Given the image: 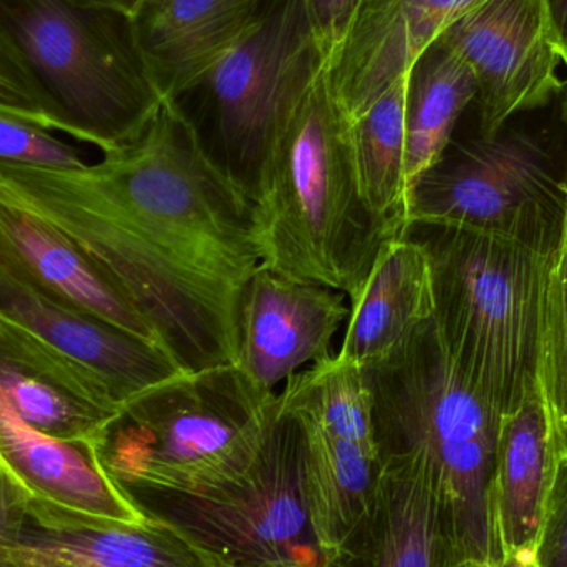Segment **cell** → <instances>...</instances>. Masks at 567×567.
I'll return each mask as SVG.
<instances>
[{"label":"cell","instance_id":"cell-11","mask_svg":"<svg viewBox=\"0 0 567 567\" xmlns=\"http://www.w3.org/2000/svg\"><path fill=\"white\" fill-rule=\"evenodd\" d=\"M0 389L30 426L63 442L95 445L122 409L99 373L3 317Z\"/></svg>","mask_w":567,"mask_h":567},{"label":"cell","instance_id":"cell-12","mask_svg":"<svg viewBox=\"0 0 567 567\" xmlns=\"http://www.w3.org/2000/svg\"><path fill=\"white\" fill-rule=\"evenodd\" d=\"M349 312L339 290L290 281L261 266L243 296L239 369L258 389L275 392L300 367L330 355Z\"/></svg>","mask_w":567,"mask_h":567},{"label":"cell","instance_id":"cell-10","mask_svg":"<svg viewBox=\"0 0 567 567\" xmlns=\"http://www.w3.org/2000/svg\"><path fill=\"white\" fill-rule=\"evenodd\" d=\"M440 39L472 69L482 136L543 109L565 89L546 0H485Z\"/></svg>","mask_w":567,"mask_h":567},{"label":"cell","instance_id":"cell-33","mask_svg":"<svg viewBox=\"0 0 567 567\" xmlns=\"http://www.w3.org/2000/svg\"><path fill=\"white\" fill-rule=\"evenodd\" d=\"M69 2L82 7H93V9L113 10V12L123 13L132 19L143 0H69Z\"/></svg>","mask_w":567,"mask_h":567},{"label":"cell","instance_id":"cell-14","mask_svg":"<svg viewBox=\"0 0 567 567\" xmlns=\"http://www.w3.org/2000/svg\"><path fill=\"white\" fill-rule=\"evenodd\" d=\"M10 559L17 567H209L202 549L155 516L118 522L33 496Z\"/></svg>","mask_w":567,"mask_h":567},{"label":"cell","instance_id":"cell-31","mask_svg":"<svg viewBox=\"0 0 567 567\" xmlns=\"http://www.w3.org/2000/svg\"><path fill=\"white\" fill-rule=\"evenodd\" d=\"M30 498L32 495L0 462V567H17L10 553L19 545Z\"/></svg>","mask_w":567,"mask_h":567},{"label":"cell","instance_id":"cell-8","mask_svg":"<svg viewBox=\"0 0 567 567\" xmlns=\"http://www.w3.org/2000/svg\"><path fill=\"white\" fill-rule=\"evenodd\" d=\"M148 516L178 529L206 555L239 566L326 567L310 528L299 422L281 413L248 475L208 496L159 495Z\"/></svg>","mask_w":567,"mask_h":567},{"label":"cell","instance_id":"cell-20","mask_svg":"<svg viewBox=\"0 0 567 567\" xmlns=\"http://www.w3.org/2000/svg\"><path fill=\"white\" fill-rule=\"evenodd\" d=\"M0 462L33 498L126 523L150 516L103 470L95 445L63 442L30 426L0 389Z\"/></svg>","mask_w":567,"mask_h":567},{"label":"cell","instance_id":"cell-2","mask_svg":"<svg viewBox=\"0 0 567 567\" xmlns=\"http://www.w3.org/2000/svg\"><path fill=\"white\" fill-rule=\"evenodd\" d=\"M262 266L350 302L380 252L400 239L367 205L352 122L319 70L279 126L252 195Z\"/></svg>","mask_w":567,"mask_h":567},{"label":"cell","instance_id":"cell-28","mask_svg":"<svg viewBox=\"0 0 567 567\" xmlns=\"http://www.w3.org/2000/svg\"><path fill=\"white\" fill-rule=\"evenodd\" d=\"M0 112L59 132V120L37 86L16 40L0 19Z\"/></svg>","mask_w":567,"mask_h":567},{"label":"cell","instance_id":"cell-19","mask_svg":"<svg viewBox=\"0 0 567 567\" xmlns=\"http://www.w3.org/2000/svg\"><path fill=\"white\" fill-rule=\"evenodd\" d=\"M337 355L363 370L400 359L435 319L432 265L409 235L380 252L359 296Z\"/></svg>","mask_w":567,"mask_h":567},{"label":"cell","instance_id":"cell-24","mask_svg":"<svg viewBox=\"0 0 567 567\" xmlns=\"http://www.w3.org/2000/svg\"><path fill=\"white\" fill-rule=\"evenodd\" d=\"M410 70L352 122L353 153L363 198L373 215L399 238L409 229L406 96Z\"/></svg>","mask_w":567,"mask_h":567},{"label":"cell","instance_id":"cell-35","mask_svg":"<svg viewBox=\"0 0 567 567\" xmlns=\"http://www.w3.org/2000/svg\"><path fill=\"white\" fill-rule=\"evenodd\" d=\"M205 553V551H203ZM206 559H208L209 567H271V566H239L233 565V563L223 561V559L216 558V556L206 555ZM278 567H297V566H278ZM327 567V566H326Z\"/></svg>","mask_w":567,"mask_h":567},{"label":"cell","instance_id":"cell-23","mask_svg":"<svg viewBox=\"0 0 567 567\" xmlns=\"http://www.w3.org/2000/svg\"><path fill=\"white\" fill-rule=\"evenodd\" d=\"M476 100L468 63L442 39L426 47L410 70L406 96V185L432 169L452 145L456 123Z\"/></svg>","mask_w":567,"mask_h":567},{"label":"cell","instance_id":"cell-16","mask_svg":"<svg viewBox=\"0 0 567 567\" xmlns=\"http://www.w3.org/2000/svg\"><path fill=\"white\" fill-rule=\"evenodd\" d=\"M275 0H143L132 27L140 55L165 100L202 89Z\"/></svg>","mask_w":567,"mask_h":567},{"label":"cell","instance_id":"cell-7","mask_svg":"<svg viewBox=\"0 0 567 567\" xmlns=\"http://www.w3.org/2000/svg\"><path fill=\"white\" fill-rule=\"evenodd\" d=\"M567 179L538 133L506 125L446 150L409 193L410 226L498 236L543 255L565 238Z\"/></svg>","mask_w":567,"mask_h":567},{"label":"cell","instance_id":"cell-22","mask_svg":"<svg viewBox=\"0 0 567 567\" xmlns=\"http://www.w3.org/2000/svg\"><path fill=\"white\" fill-rule=\"evenodd\" d=\"M296 420L303 440L307 515L317 546L330 565L369 515L382 458L312 423Z\"/></svg>","mask_w":567,"mask_h":567},{"label":"cell","instance_id":"cell-21","mask_svg":"<svg viewBox=\"0 0 567 567\" xmlns=\"http://www.w3.org/2000/svg\"><path fill=\"white\" fill-rule=\"evenodd\" d=\"M559 458L536 382L522 403L503 415L499 430L495 499L503 555L536 548Z\"/></svg>","mask_w":567,"mask_h":567},{"label":"cell","instance_id":"cell-5","mask_svg":"<svg viewBox=\"0 0 567 567\" xmlns=\"http://www.w3.org/2000/svg\"><path fill=\"white\" fill-rule=\"evenodd\" d=\"M432 265L435 326L456 365L503 415L535 386L551 256L498 236L410 226Z\"/></svg>","mask_w":567,"mask_h":567},{"label":"cell","instance_id":"cell-18","mask_svg":"<svg viewBox=\"0 0 567 567\" xmlns=\"http://www.w3.org/2000/svg\"><path fill=\"white\" fill-rule=\"evenodd\" d=\"M369 515L327 567H450L460 563L432 483L406 455H383Z\"/></svg>","mask_w":567,"mask_h":567},{"label":"cell","instance_id":"cell-3","mask_svg":"<svg viewBox=\"0 0 567 567\" xmlns=\"http://www.w3.org/2000/svg\"><path fill=\"white\" fill-rule=\"evenodd\" d=\"M365 372L380 456L406 455L423 470L460 561L498 563L495 466L503 413L456 365L435 320L400 359Z\"/></svg>","mask_w":567,"mask_h":567},{"label":"cell","instance_id":"cell-34","mask_svg":"<svg viewBox=\"0 0 567 567\" xmlns=\"http://www.w3.org/2000/svg\"><path fill=\"white\" fill-rule=\"evenodd\" d=\"M489 567H539V565L535 548H522L505 553L498 563Z\"/></svg>","mask_w":567,"mask_h":567},{"label":"cell","instance_id":"cell-1","mask_svg":"<svg viewBox=\"0 0 567 567\" xmlns=\"http://www.w3.org/2000/svg\"><path fill=\"white\" fill-rule=\"evenodd\" d=\"M0 188L102 265L183 372L238 365L243 296L262 266L255 206L179 102L96 165L0 166Z\"/></svg>","mask_w":567,"mask_h":567},{"label":"cell","instance_id":"cell-32","mask_svg":"<svg viewBox=\"0 0 567 567\" xmlns=\"http://www.w3.org/2000/svg\"><path fill=\"white\" fill-rule=\"evenodd\" d=\"M553 45L567 65V0H546Z\"/></svg>","mask_w":567,"mask_h":567},{"label":"cell","instance_id":"cell-9","mask_svg":"<svg viewBox=\"0 0 567 567\" xmlns=\"http://www.w3.org/2000/svg\"><path fill=\"white\" fill-rule=\"evenodd\" d=\"M323 65L302 2L275 0L203 83L215 112L221 165L251 202L279 126Z\"/></svg>","mask_w":567,"mask_h":567},{"label":"cell","instance_id":"cell-36","mask_svg":"<svg viewBox=\"0 0 567 567\" xmlns=\"http://www.w3.org/2000/svg\"><path fill=\"white\" fill-rule=\"evenodd\" d=\"M450 567H489V566L478 565V563L460 561V563H455V565L450 566Z\"/></svg>","mask_w":567,"mask_h":567},{"label":"cell","instance_id":"cell-25","mask_svg":"<svg viewBox=\"0 0 567 567\" xmlns=\"http://www.w3.org/2000/svg\"><path fill=\"white\" fill-rule=\"evenodd\" d=\"M279 410L380 456L369 375L339 355L293 373L279 393Z\"/></svg>","mask_w":567,"mask_h":567},{"label":"cell","instance_id":"cell-30","mask_svg":"<svg viewBox=\"0 0 567 567\" xmlns=\"http://www.w3.org/2000/svg\"><path fill=\"white\" fill-rule=\"evenodd\" d=\"M313 42L326 65L342 47L360 0H300Z\"/></svg>","mask_w":567,"mask_h":567},{"label":"cell","instance_id":"cell-6","mask_svg":"<svg viewBox=\"0 0 567 567\" xmlns=\"http://www.w3.org/2000/svg\"><path fill=\"white\" fill-rule=\"evenodd\" d=\"M59 132L103 155L140 135L165 102L146 70L123 13L69 0H0Z\"/></svg>","mask_w":567,"mask_h":567},{"label":"cell","instance_id":"cell-13","mask_svg":"<svg viewBox=\"0 0 567 567\" xmlns=\"http://www.w3.org/2000/svg\"><path fill=\"white\" fill-rule=\"evenodd\" d=\"M0 317L85 363L105 380L122 405L183 372L162 347L72 309L30 281L2 255Z\"/></svg>","mask_w":567,"mask_h":567},{"label":"cell","instance_id":"cell-27","mask_svg":"<svg viewBox=\"0 0 567 567\" xmlns=\"http://www.w3.org/2000/svg\"><path fill=\"white\" fill-rule=\"evenodd\" d=\"M0 166L69 172L86 168L89 163L79 148L55 138L50 130L0 112Z\"/></svg>","mask_w":567,"mask_h":567},{"label":"cell","instance_id":"cell-37","mask_svg":"<svg viewBox=\"0 0 567 567\" xmlns=\"http://www.w3.org/2000/svg\"><path fill=\"white\" fill-rule=\"evenodd\" d=\"M567 69V65H565ZM565 116H566V123H567V92H566V103H565ZM563 241L567 243V209H566V223H565V238H563Z\"/></svg>","mask_w":567,"mask_h":567},{"label":"cell","instance_id":"cell-26","mask_svg":"<svg viewBox=\"0 0 567 567\" xmlns=\"http://www.w3.org/2000/svg\"><path fill=\"white\" fill-rule=\"evenodd\" d=\"M539 392L545 400L559 456L567 458V243L551 256L539 329Z\"/></svg>","mask_w":567,"mask_h":567},{"label":"cell","instance_id":"cell-17","mask_svg":"<svg viewBox=\"0 0 567 567\" xmlns=\"http://www.w3.org/2000/svg\"><path fill=\"white\" fill-rule=\"evenodd\" d=\"M0 255L72 309L162 347L152 323L102 265L3 188Z\"/></svg>","mask_w":567,"mask_h":567},{"label":"cell","instance_id":"cell-29","mask_svg":"<svg viewBox=\"0 0 567 567\" xmlns=\"http://www.w3.org/2000/svg\"><path fill=\"white\" fill-rule=\"evenodd\" d=\"M535 549L539 567H567V458H559Z\"/></svg>","mask_w":567,"mask_h":567},{"label":"cell","instance_id":"cell-15","mask_svg":"<svg viewBox=\"0 0 567 567\" xmlns=\"http://www.w3.org/2000/svg\"><path fill=\"white\" fill-rule=\"evenodd\" d=\"M485 0H360L349 33L327 66L350 122L405 75L430 43Z\"/></svg>","mask_w":567,"mask_h":567},{"label":"cell","instance_id":"cell-4","mask_svg":"<svg viewBox=\"0 0 567 567\" xmlns=\"http://www.w3.org/2000/svg\"><path fill=\"white\" fill-rule=\"evenodd\" d=\"M279 419V395L238 365L182 372L123 403L95 442L130 496H208L248 475Z\"/></svg>","mask_w":567,"mask_h":567}]
</instances>
